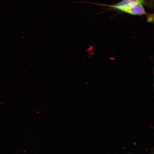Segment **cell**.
<instances>
[{
	"instance_id": "1",
	"label": "cell",
	"mask_w": 154,
	"mask_h": 154,
	"mask_svg": "<svg viewBox=\"0 0 154 154\" xmlns=\"http://www.w3.org/2000/svg\"><path fill=\"white\" fill-rule=\"evenodd\" d=\"M145 0H122L116 4L108 5V6L116 10L125 12L127 9L134 6L138 4L144 3Z\"/></svg>"
}]
</instances>
